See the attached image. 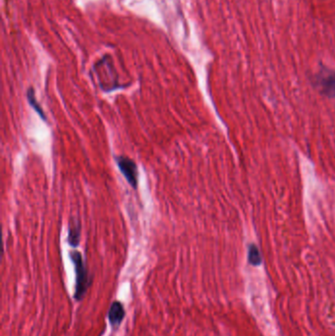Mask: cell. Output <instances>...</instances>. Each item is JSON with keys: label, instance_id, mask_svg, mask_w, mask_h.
I'll use <instances>...</instances> for the list:
<instances>
[{"label": "cell", "instance_id": "2", "mask_svg": "<svg viewBox=\"0 0 335 336\" xmlns=\"http://www.w3.org/2000/svg\"><path fill=\"white\" fill-rule=\"evenodd\" d=\"M314 85L319 93L327 98H335V71L321 69L314 78Z\"/></svg>", "mask_w": 335, "mask_h": 336}, {"label": "cell", "instance_id": "6", "mask_svg": "<svg viewBox=\"0 0 335 336\" xmlns=\"http://www.w3.org/2000/svg\"><path fill=\"white\" fill-rule=\"evenodd\" d=\"M27 100L29 101L30 105L34 108V111L41 117L43 120H47V116L44 112V109L41 108L39 102L36 101V98H35V94H34V88H29L28 92H27Z\"/></svg>", "mask_w": 335, "mask_h": 336}, {"label": "cell", "instance_id": "3", "mask_svg": "<svg viewBox=\"0 0 335 336\" xmlns=\"http://www.w3.org/2000/svg\"><path fill=\"white\" fill-rule=\"evenodd\" d=\"M118 167L120 169L121 173L124 175L125 179L131 185L133 189H137L138 187V179H139V171L138 166L133 159L129 158L128 156L119 155L116 157Z\"/></svg>", "mask_w": 335, "mask_h": 336}, {"label": "cell", "instance_id": "4", "mask_svg": "<svg viewBox=\"0 0 335 336\" xmlns=\"http://www.w3.org/2000/svg\"><path fill=\"white\" fill-rule=\"evenodd\" d=\"M125 318V310L123 305L118 301L112 303L108 312V319L113 327L118 326Z\"/></svg>", "mask_w": 335, "mask_h": 336}, {"label": "cell", "instance_id": "7", "mask_svg": "<svg viewBox=\"0 0 335 336\" xmlns=\"http://www.w3.org/2000/svg\"><path fill=\"white\" fill-rule=\"evenodd\" d=\"M248 261L250 265L254 267H258L262 264V257L258 247L254 244L250 245L249 251H248Z\"/></svg>", "mask_w": 335, "mask_h": 336}, {"label": "cell", "instance_id": "5", "mask_svg": "<svg viewBox=\"0 0 335 336\" xmlns=\"http://www.w3.org/2000/svg\"><path fill=\"white\" fill-rule=\"evenodd\" d=\"M80 236H81V225L79 220L72 219L69 224V231H68V242L69 244L76 248L80 243Z\"/></svg>", "mask_w": 335, "mask_h": 336}, {"label": "cell", "instance_id": "1", "mask_svg": "<svg viewBox=\"0 0 335 336\" xmlns=\"http://www.w3.org/2000/svg\"><path fill=\"white\" fill-rule=\"evenodd\" d=\"M70 258L74 264L76 272V288H75V299L77 301L82 300L84 297L88 286H89V276L88 270L85 266L84 260L81 253L73 251L70 254Z\"/></svg>", "mask_w": 335, "mask_h": 336}]
</instances>
